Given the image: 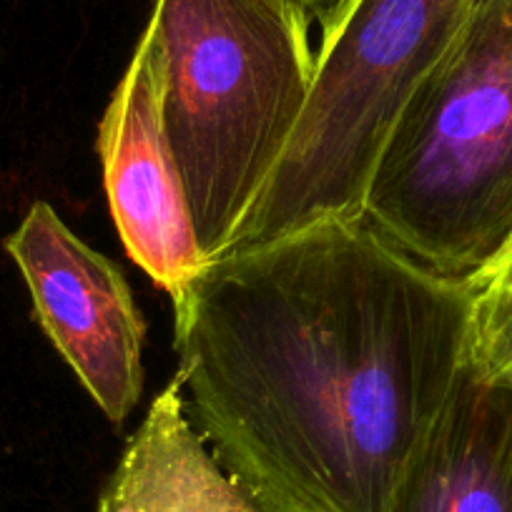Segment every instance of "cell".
<instances>
[{"label": "cell", "mask_w": 512, "mask_h": 512, "mask_svg": "<svg viewBox=\"0 0 512 512\" xmlns=\"http://www.w3.org/2000/svg\"><path fill=\"white\" fill-rule=\"evenodd\" d=\"M171 302L186 412L269 512H392L472 354L475 284L364 219L226 251Z\"/></svg>", "instance_id": "1"}, {"label": "cell", "mask_w": 512, "mask_h": 512, "mask_svg": "<svg viewBox=\"0 0 512 512\" xmlns=\"http://www.w3.org/2000/svg\"><path fill=\"white\" fill-rule=\"evenodd\" d=\"M297 0H154L144 36L196 244L226 254L294 139L317 71Z\"/></svg>", "instance_id": "2"}, {"label": "cell", "mask_w": 512, "mask_h": 512, "mask_svg": "<svg viewBox=\"0 0 512 512\" xmlns=\"http://www.w3.org/2000/svg\"><path fill=\"white\" fill-rule=\"evenodd\" d=\"M442 277L477 284L512 246V18L477 0L384 139L362 216Z\"/></svg>", "instance_id": "3"}, {"label": "cell", "mask_w": 512, "mask_h": 512, "mask_svg": "<svg viewBox=\"0 0 512 512\" xmlns=\"http://www.w3.org/2000/svg\"><path fill=\"white\" fill-rule=\"evenodd\" d=\"M475 6L477 0H352L322 33L302 121L229 251L319 221L359 219L384 139Z\"/></svg>", "instance_id": "4"}, {"label": "cell", "mask_w": 512, "mask_h": 512, "mask_svg": "<svg viewBox=\"0 0 512 512\" xmlns=\"http://www.w3.org/2000/svg\"><path fill=\"white\" fill-rule=\"evenodd\" d=\"M33 309L68 367L113 425L144 395L146 324L121 269L36 201L6 239Z\"/></svg>", "instance_id": "5"}, {"label": "cell", "mask_w": 512, "mask_h": 512, "mask_svg": "<svg viewBox=\"0 0 512 512\" xmlns=\"http://www.w3.org/2000/svg\"><path fill=\"white\" fill-rule=\"evenodd\" d=\"M108 206L131 262L169 292L186 287L206 264L161 118L154 48L141 36L98 126Z\"/></svg>", "instance_id": "6"}, {"label": "cell", "mask_w": 512, "mask_h": 512, "mask_svg": "<svg viewBox=\"0 0 512 512\" xmlns=\"http://www.w3.org/2000/svg\"><path fill=\"white\" fill-rule=\"evenodd\" d=\"M392 512H512V384L470 359Z\"/></svg>", "instance_id": "7"}, {"label": "cell", "mask_w": 512, "mask_h": 512, "mask_svg": "<svg viewBox=\"0 0 512 512\" xmlns=\"http://www.w3.org/2000/svg\"><path fill=\"white\" fill-rule=\"evenodd\" d=\"M98 512H269L196 432L179 379L154 397L98 500Z\"/></svg>", "instance_id": "8"}, {"label": "cell", "mask_w": 512, "mask_h": 512, "mask_svg": "<svg viewBox=\"0 0 512 512\" xmlns=\"http://www.w3.org/2000/svg\"><path fill=\"white\" fill-rule=\"evenodd\" d=\"M470 359L487 377L512 384V246L475 284Z\"/></svg>", "instance_id": "9"}, {"label": "cell", "mask_w": 512, "mask_h": 512, "mask_svg": "<svg viewBox=\"0 0 512 512\" xmlns=\"http://www.w3.org/2000/svg\"><path fill=\"white\" fill-rule=\"evenodd\" d=\"M297 3L309 13L312 21L322 26V33H327L342 18L352 0H297Z\"/></svg>", "instance_id": "10"}, {"label": "cell", "mask_w": 512, "mask_h": 512, "mask_svg": "<svg viewBox=\"0 0 512 512\" xmlns=\"http://www.w3.org/2000/svg\"><path fill=\"white\" fill-rule=\"evenodd\" d=\"M500 3L507 8V13H510V18H512V0H500Z\"/></svg>", "instance_id": "11"}]
</instances>
